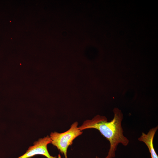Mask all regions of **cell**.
<instances>
[{"label":"cell","mask_w":158,"mask_h":158,"mask_svg":"<svg viewBox=\"0 0 158 158\" xmlns=\"http://www.w3.org/2000/svg\"><path fill=\"white\" fill-rule=\"evenodd\" d=\"M158 128L157 126L150 129L147 134L142 133V135L138 138L139 141L144 142L146 145L150 154L151 158H158L153 143L154 137Z\"/></svg>","instance_id":"cell-4"},{"label":"cell","mask_w":158,"mask_h":158,"mask_svg":"<svg viewBox=\"0 0 158 158\" xmlns=\"http://www.w3.org/2000/svg\"><path fill=\"white\" fill-rule=\"evenodd\" d=\"M78 122H75L66 131L61 133L54 132L50 134L51 143L63 154L65 158H68L67 153L68 147L72 144L74 139L83 133L78 127Z\"/></svg>","instance_id":"cell-2"},{"label":"cell","mask_w":158,"mask_h":158,"mask_svg":"<svg viewBox=\"0 0 158 158\" xmlns=\"http://www.w3.org/2000/svg\"><path fill=\"white\" fill-rule=\"evenodd\" d=\"M114 112L113 118L109 122L105 117L97 115L91 120L84 121L79 127L81 130L89 128L97 129L109 141L110 148L105 158H114L118 144H121L126 146L129 143V140L123 134L121 125L123 115L121 111L115 108Z\"/></svg>","instance_id":"cell-1"},{"label":"cell","mask_w":158,"mask_h":158,"mask_svg":"<svg viewBox=\"0 0 158 158\" xmlns=\"http://www.w3.org/2000/svg\"><path fill=\"white\" fill-rule=\"evenodd\" d=\"M51 143L49 136L40 138L34 142L33 145L30 147L24 154L17 158H30L38 154L44 155L47 158H57L56 157L50 155L48 151L47 146ZM58 158H61L59 155Z\"/></svg>","instance_id":"cell-3"},{"label":"cell","mask_w":158,"mask_h":158,"mask_svg":"<svg viewBox=\"0 0 158 158\" xmlns=\"http://www.w3.org/2000/svg\"><path fill=\"white\" fill-rule=\"evenodd\" d=\"M96 158H99V157H97V156H96Z\"/></svg>","instance_id":"cell-5"}]
</instances>
